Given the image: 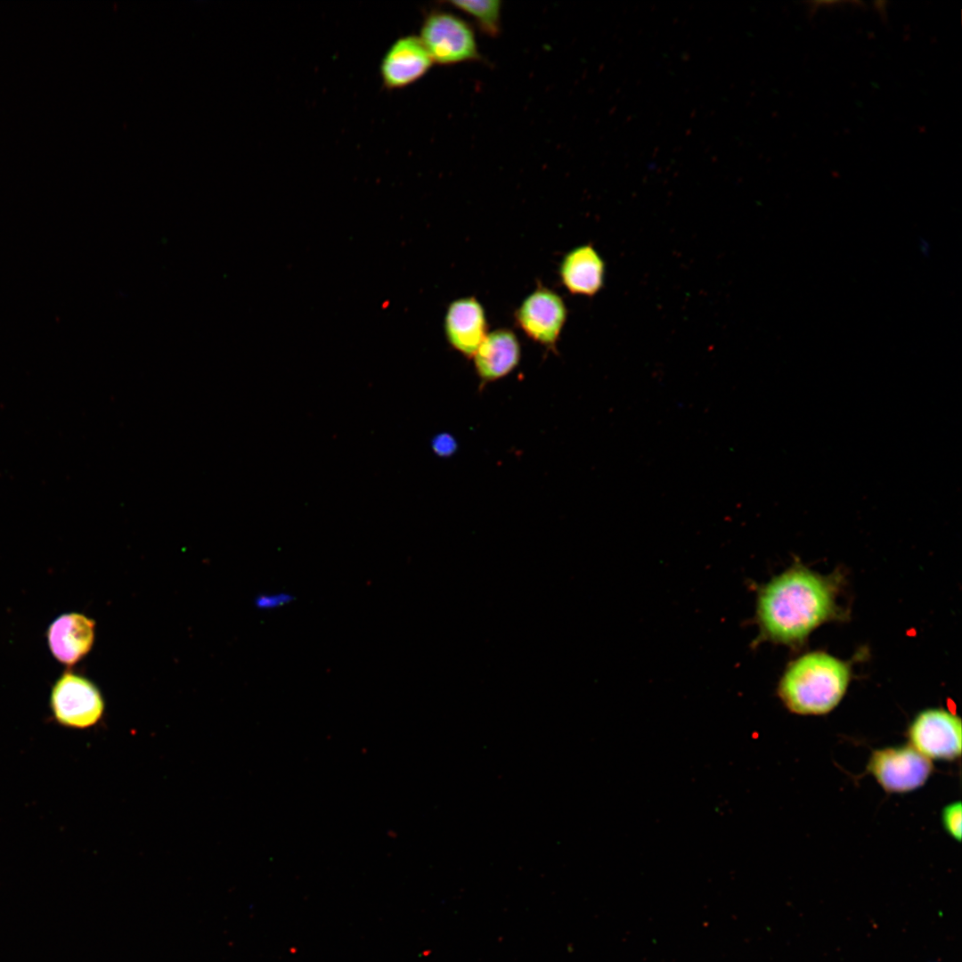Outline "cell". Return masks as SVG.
<instances>
[{"label": "cell", "mask_w": 962, "mask_h": 962, "mask_svg": "<svg viewBox=\"0 0 962 962\" xmlns=\"http://www.w3.org/2000/svg\"><path fill=\"white\" fill-rule=\"evenodd\" d=\"M444 334L454 350L472 358L487 335L485 309L474 297L452 301L444 316Z\"/></svg>", "instance_id": "cell-9"}, {"label": "cell", "mask_w": 962, "mask_h": 962, "mask_svg": "<svg viewBox=\"0 0 962 962\" xmlns=\"http://www.w3.org/2000/svg\"><path fill=\"white\" fill-rule=\"evenodd\" d=\"M420 39L433 62L453 65L480 58L475 33L453 13L433 10L425 17Z\"/></svg>", "instance_id": "cell-3"}, {"label": "cell", "mask_w": 962, "mask_h": 962, "mask_svg": "<svg viewBox=\"0 0 962 962\" xmlns=\"http://www.w3.org/2000/svg\"><path fill=\"white\" fill-rule=\"evenodd\" d=\"M295 599V597L289 592H277L273 594H263L259 596L256 604L262 609H276L281 607L290 604Z\"/></svg>", "instance_id": "cell-15"}, {"label": "cell", "mask_w": 962, "mask_h": 962, "mask_svg": "<svg viewBox=\"0 0 962 962\" xmlns=\"http://www.w3.org/2000/svg\"><path fill=\"white\" fill-rule=\"evenodd\" d=\"M933 770L931 760L909 744L874 750L866 767V771L890 794L917 789L927 781Z\"/></svg>", "instance_id": "cell-5"}, {"label": "cell", "mask_w": 962, "mask_h": 962, "mask_svg": "<svg viewBox=\"0 0 962 962\" xmlns=\"http://www.w3.org/2000/svg\"><path fill=\"white\" fill-rule=\"evenodd\" d=\"M962 804L959 801L947 804L942 811V824L953 839L961 840Z\"/></svg>", "instance_id": "cell-14"}, {"label": "cell", "mask_w": 962, "mask_h": 962, "mask_svg": "<svg viewBox=\"0 0 962 962\" xmlns=\"http://www.w3.org/2000/svg\"><path fill=\"white\" fill-rule=\"evenodd\" d=\"M567 315L562 298L544 287L529 294L515 312L516 322L525 334L549 348H555Z\"/></svg>", "instance_id": "cell-7"}, {"label": "cell", "mask_w": 962, "mask_h": 962, "mask_svg": "<svg viewBox=\"0 0 962 962\" xmlns=\"http://www.w3.org/2000/svg\"><path fill=\"white\" fill-rule=\"evenodd\" d=\"M605 262L591 244L578 246L563 257L558 269L562 284L572 294L592 297L603 287Z\"/></svg>", "instance_id": "cell-12"}, {"label": "cell", "mask_w": 962, "mask_h": 962, "mask_svg": "<svg viewBox=\"0 0 962 962\" xmlns=\"http://www.w3.org/2000/svg\"><path fill=\"white\" fill-rule=\"evenodd\" d=\"M433 61L420 37L405 36L395 40L380 63V76L388 90L406 87L421 78Z\"/></svg>", "instance_id": "cell-8"}, {"label": "cell", "mask_w": 962, "mask_h": 962, "mask_svg": "<svg viewBox=\"0 0 962 962\" xmlns=\"http://www.w3.org/2000/svg\"><path fill=\"white\" fill-rule=\"evenodd\" d=\"M50 706L56 722L71 729H86L102 718L104 702L98 688L87 678L64 672L53 686Z\"/></svg>", "instance_id": "cell-4"}, {"label": "cell", "mask_w": 962, "mask_h": 962, "mask_svg": "<svg viewBox=\"0 0 962 962\" xmlns=\"http://www.w3.org/2000/svg\"><path fill=\"white\" fill-rule=\"evenodd\" d=\"M907 736L909 745L930 760L954 761L961 755V719L943 708H929L917 713Z\"/></svg>", "instance_id": "cell-6"}, {"label": "cell", "mask_w": 962, "mask_h": 962, "mask_svg": "<svg viewBox=\"0 0 962 962\" xmlns=\"http://www.w3.org/2000/svg\"><path fill=\"white\" fill-rule=\"evenodd\" d=\"M851 668L825 652L805 654L787 668L778 693L792 713L820 715L831 712L844 697Z\"/></svg>", "instance_id": "cell-2"}, {"label": "cell", "mask_w": 962, "mask_h": 962, "mask_svg": "<svg viewBox=\"0 0 962 962\" xmlns=\"http://www.w3.org/2000/svg\"><path fill=\"white\" fill-rule=\"evenodd\" d=\"M432 449L438 456L448 457L456 451L457 443L450 434H439L432 440Z\"/></svg>", "instance_id": "cell-16"}, {"label": "cell", "mask_w": 962, "mask_h": 962, "mask_svg": "<svg viewBox=\"0 0 962 962\" xmlns=\"http://www.w3.org/2000/svg\"><path fill=\"white\" fill-rule=\"evenodd\" d=\"M95 623L79 613L63 614L48 627V647L54 658L67 665L79 662L91 650Z\"/></svg>", "instance_id": "cell-10"}, {"label": "cell", "mask_w": 962, "mask_h": 962, "mask_svg": "<svg viewBox=\"0 0 962 962\" xmlns=\"http://www.w3.org/2000/svg\"><path fill=\"white\" fill-rule=\"evenodd\" d=\"M837 593L834 575L795 566L760 593L757 612L762 633L777 642H803L816 627L840 616Z\"/></svg>", "instance_id": "cell-1"}, {"label": "cell", "mask_w": 962, "mask_h": 962, "mask_svg": "<svg viewBox=\"0 0 962 962\" xmlns=\"http://www.w3.org/2000/svg\"><path fill=\"white\" fill-rule=\"evenodd\" d=\"M520 345L516 334L508 329L488 332L472 357L480 385L500 379L518 364Z\"/></svg>", "instance_id": "cell-11"}, {"label": "cell", "mask_w": 962, "mask_h": 962, "mask_svg": "<svg viewBox=\"0 0 962 962\" xmlns=\"http://www.w3.org/2000/svg\"><path fill=\"white\" fill-rule=\"evenodd\" d=\"M459 11L469 15L479 29L487 36L500 34L501 3L498 0H460L447 2Z\"/></svg>", "instance_id": "cell-13"}]
</instances>
